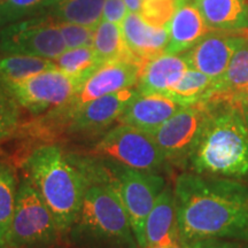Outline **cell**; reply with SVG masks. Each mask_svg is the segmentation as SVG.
Returning <instances> with one entry per match:
<instances>
[{"instance_id":"cell-1","label":"cell","mask_w":248,"mask_h":248,"mask_svg":"<svg viewBox=\"0 0 248 248\" xmlns=\"http://www.w3.org/2000/svg\"><path fill=\"white\" fill-rule=\"evenodd\" d=\"M176 222L184 246L207 238L248 243V184L183 172L173 186Z\"/></svg>"},{"instance_id":"cell-2","label":"cell","mask_w":248,"mask_h":248,"mask_svg":"<svg viewBox=\"0 0 248 248\" xmlns=\"http://www.w3.org/2000/svg\"><path fill=\"white\" fill-rule=\"evenodd\" d=\"M209 117L187 160L202 176L248 182V122L243 106L231 101L201 102Z\"/></svg>"},{"instance_id":"cell-3","label":"cell","mask_w":248,"mask_h":248,"mask_svg":"<svg viewBox=\"0 0 248 248\" xmlns=\"http://www.w3.org/2000/svg\"><path fill=\"white\" fill-rule=\"evenodd\" d=\"M88 186L78 216L67 237L74 248H137L121 197L104 167L82 164Z\"/></svg>"},{"instance_id":"cell-4","label":"cell","mask_w":248,"mask_h":248,"mask_svg":"<svg viewBox=\"0 0 248 248\" xmlns=\"http://www.w3.org/2000/svg\"><path fill=\"white\" fill-rule=\"evenodd\" d=\"M26 177L53 214L62 235H67L82 207L88 177L82 164L57 145L40 146L27 157Z\"/></svg>"},{"instance_id":"cell-5","label":"cell","mask_w":248,"mask_h":248,"mask_svg":"<svg viewBox=\"0 0 248 248\" xmlns=\"http://www.w3.org/2000/svg\"><path fill=\"white\" fill-rule=\"evenodd\" d=\"M63 237L51 210L29 178L21 181L6 248H55Z\"/></svg>"},{"instance_id":"cell-6","label":"cell","mask_w":248,"mask_h":248,"mask_svg":"<svg viewBox=\"0 0 248 248\" xmlns=\"http://www.w3.org/2000/svg\"><path fill=\"white\" fill-rule=\"evenodd\" d=\"M111 185L122 199L138 246L145 248V224L166 181L155 171L132 169L123 164H104Z\"/></svg>"},{"instance_id":"cell-7","label":"cell","mask_w":248,"mask_h":248,"mask_svg":"<svg viewBox=\"0 0 248 248\" xmlns=\"http://www.w3.org/2000/svg\"><path fill=\"white\" fill-rule=\"evenodd\" d=\"M67 49L51 15H35L0 29V55H31L54 60Z\"/></svg>"},{"instance_id":"cell-8","label":"cell","mask_w":248,"mask_h":248,"mask_svg":"<svg viewBox=\"0 0 248 248\" xmlns=\"http://www.w3.org/2000/svg\"><path fill=\"white\" fill-rule=\"evenodd\" d=\"M91 153L132 169L155 171L167 162L151 135L121 123L105 133Z\"/></svg>"},{"instance_id":"cell-9","label":"cell","mask_w":248,"mask_h":248,"mask_svg":"<svg viewBox=\"0 0 248 248\" xmlns=\"http://www.w3.org/2000/svg\"><path fill=\"white\" fill-rule=\"evenodd\" d=\"M146 63L140 59H122L101 64L80 85L76 94L63 107L52 110L48 120L66 122L83 106L106 94L137 85L142 67Z\"/></svg>"},{"instance_id":"cell-10","label":"cell","mask_w":248,"mask_h":248,"mask_svg":"<svg viewBox=\"0 0 248 248\" xmlns=\"http://www.w3.org/2000/svg\"><path fill=\"white\" fill-rule=\"evenodd\" d=\"M83 83L82 79L53 68L7 86L21 107L33 115H40L46 110H55L67 105Z\"/></svg>"},{"instance_id":"cell-11","label":"cell","mask_w":248,"mask_h":248,"mask_svg":"<svg viewBox=\"0 0 248 248\" xmlns=\"http://www.w3.org/2000/svg\"><path fill=\"white\" fill-rule=\"evenodd\" d=\"M208 117L206 105L184 106L151 136L167 161L185 164L199 141Z\"/></svg>"},{"instance_id":"cell-12","label":"cell","mask_w":248,"mask_h":248,"mask_svg":"<svg viewBox=\"0 0 248 248\" xmlns=\"http://www.w3.org/2000/svg\"><path fill=\"white\" fill-rule=\"evenodd\" d=\"M248 31L229 32L212 30L182 57L188 68L199 70L214 80L219 79L229 67L232 57L246 42Z\"/></svg>"},{"instance_id":"cell-13","label":"cell","mask_w":248,"mask_h":248,"mask_svg":"<svg viewBox=\"0 0 248 248\" xmlns=\"http://www.w3.org/2000/svg\"><path fill=\"white\" fill-rule=\"evenodd\" d=\"M138 94L137 89L128 88L90 101L68 121V132L90 133L107 128L120 119Z\"/></svg>"},{"instance_id":"cell-14","label":"cell","mask_w":248,"mask_h":248,"mask_svg":"<svg viewBox=\"0 0 248 248\" xmlns=\"http://www.w3.org/2000/svg\"><path fill=\"white\" fill-rule=\"evenodd\" d=\"M164 94H139L124 110L119 121L152 135L159 126L183 108Z\"/></svg>"},{"instance_id":"cell-15","label":"cell","mask_w":248,"mask_h":248,"mask_svg":"<svg viewBox=\"0 0 248 248\" xmlns=\"http://www.w3.org/2000/svg\"><path fill=\"white\" fill-rule=\"evenodd\" d=\"M167 28L169 43L164 53L175 55L188 51L212 31L200 9L191 0H182Z\"/></svg>"},{"instance_id":"cell-16","label":"cell","mask_w":248,"mask_h":248,"mask_svg":"<svg viewBox=\"0 0 248 248\" xmlns=\"http://www.w3.org/2000/svg\"><path fill=\"white\" fill-rule=\"evenodd\" d=\"M121 30L128 48L145 62L163 54L169 43L168 28L150 26L138 13L129 12Z\"/></svg>"},{"instance_id":"cell-17","label":"cell","mask_w":248,"mask_h":248,"mask_svg":"<svg viewBox=\"0 0 248 248\" xmlns=\"http://www.w3.org/2000/svg\"><path fill=\"white\" fill-rule=\"evenodd\" d=\"M188 66L184 58L163 53L148 60L142 67L137 90L140 94H166L185 73Z\"/></svg>"},{"instance_id":"cell-18","label":"cell","mask_w":248,"mask_h":248,"mask_svg":"<svg viewBox=\"0 0 248 248\" xmlns=\"http://www.w3.org/2000/svg\"><path fill=\"white\" fill-rule=\"evenodd\" d=\"M248 93V37L235 51L229 67L219 79L215 80L203 101H231L243 104Z\"/></svg>"},{"instance_id":"cell-19","label":"cell","mask_w":248,"mask_h":248,"mask_svg":"<svg viewBox=\"0 0 248 248\" xmlns=\"http://www.w3.org/2000/svg\"><path fill=\"white\" fill-rule=\"evenodd\" d=\"M210 30L245 32L248 31L246 0H194Z\"/></svg>"},{"instance_id":"cell-20","label":"cell","mask_w":248,"mask_h":248,"mask_svg":"<svg viewBox=\"0 0 248 248\" xmlns=\"http://www.w3.org/2000/svg\"><path fill=\"white\" fill-rule=\"evenodd\" d=\"M175 195L171 187L163 188L145 224V248H155L164 241L177 237Z\"/></svg>"},{"instance_id":"cell-21","label":"cell","mask_w":248,"mask_h":248,"mask_svg":"<svg viewBox=\"0 0 248 248\" xmlns=\"http://www.w3.org/2000/svg\"><path fill=\"white\" fill-rule=\"evenodd\" d=\"M105 0H51V16L97 29L102 21Z\"/></svg>"},{"instance_id":"cell-22","label":"cell","mask_w":248,"mask_h":248,"mask_svg":"<svg viewBox=\"0 0 248 248\" xmlns=\"http://www.w3.org/2000/svg\"><path fill=\"white\" fill-rule=\"evenodd\" d=\"M92 47L102 64L122 59H139L126 46L121 26L108 21L102 20L99 23L94 31Z\"/></svg>"},{"instance_id":"cell-23","label":"cell","mask_w":248,"mask_h":248,"mask_svg":"<svg viewBox=\"0 0 248 248\" xmlns=\"http://www.w3.org/2000/svg\"><path fill=\"white\" fill-rule=\"evenodd\" d=\"M58 68L53 60L31 55H0V80L6 85L42 71Z\"/></svg>"},{"instance_id":"cell-24","label":"cell","mask_w":248,"mask_h":248,"mask_svg":"<svg viewBox=\"0 0 248 248\" xmlns=\"http://www.w3.org/2000/svg\"><path fill=\"white\" fill-rule=\"evenodd\" d=\"M215 80L199 70L187 68L182 78L164 95L177 101L182 106L200 104L213 89Z\"/></svg>"},{"instance_id":"cell-25","label":"cell","mask_w":248,"mask_h":248,"mask_svg":"<svg viewBox=\"0 0 248 248\" xmlns=\"http://www.w3.org/2000/svg\"><path fill=\"white\" fill-rule=\"evenodd\" d=\"M17 187L13 169L0 160V248H6V239L15 210Z\"/></svg>"},{"instance_id":"cell-26","label":"cell","mask_w":248,"mask_h":248,"mask_svg":"<svg viewBox=\"0 0 248 248\" xmlns=\"http://www.w3.org/2000/svg\"><path fill=\"white\" fill-rule=\"evenodd\" d=\"M53 61L59 69L83 82L102 64L92 46L66 49Z\"/></svg>"},{"instance_id":"cell-27","label":"cell","mask_w":248,"mask_h":248,"mask_svg":"<svg viewBox=\"0 0 248 248\" xmlns=\"http://www.w3.org/2000/svg\"><path fill=\"white\" fill-rule=\"evenodd\" d=\"M51 0H0V29L9 24L35 16L48 7Z\"/></svg>"},{"instance_id":"cell-28","label":"cell","mask_w":248,"mask_h":248,"mask_svg":"<svg viewBox=\"0 0 248 248\" xmlns=\"http://www.w3.org/2000/svg\"><path fill=\"white\" fill-rule=\"evenodd\" d=\"M20 107L11 89L0 80V142L11 137L17 129Z\"/></svg>"},{"instance_id":"cell-29","label":"cell","mask_w":248,"mask_h":248,"mask_svg":"<svg viewBox=\"0 0 248 248\" xmlns=\"http://www.w3.org/2000/svg\"><path fill=\"white\" fill-rule=\"evenodd\" d=\"M182 0H142L140 15L153 27H167Z\"/></svg>"},{"instance_id":"cell-30","label":"cell","mask_w":248,"mask_h":248,"mask_svg":"<svg viewBox=\"0 0 248 248\" xmlns=\"http://www.w3.org/2000/svg\"><path fill=\"white\" fill-rule=\"evenodd\" d=\"M58 27L66 43L67 49L93 45L95 31L93 28L64 21H58Z\"/></svg>"},{"instance_id":"cell-31","label":"cell","mask_w":248,"mask_h":248,"mask_svg":"<svg viewBox=\"0 0 248 248\" xmlns=\"http://www.w3.org/2000/svg\"><path fill=\"white\" fill-rule=\"evenodd\" d=\"M129 13L124 0H105L102 20L121 26L123 20Z\"/></svg>"},{"instance_id":"cell-32","label":"cell","mask_w":248,"mask_h":248,"mask_svg":"<svg viewBox=\"0 0 248 248\" xmlns=\"http://www.w3.org/2000/svg\"><path fill=\"white\" fill-rule=\"evenodd\" d=\"M185 248H248L246 241L223 239V238H207L186 245Z\"/></svg>"},{"instance_id":"cell-33","label":"cell","mask_w":248,"mask_h":248,"mask_svg":"<svg viewBox=\"0 0 248 248\" xmlns=\"http://www.w3.org/2000/svg\"><path fill=\"white\" fill-rule=\"evenodd\" d=\"M155 248H185V246L181 239H179V235H177V237H173L171 239L164 241L163 244L159 245V246Z\"/></svg>"},{"instance_id":"cell-34","label":"cell","mask_w":248,"mask_h":248,"mask_svg":"<svg viewBox=\"0 0 248 248\" xmlns=\"http://www.w3.org/2000/svg\"><path fill=\"white\" fill-rule=\"evenodd\" d=\"M126 7H128L129 12H132V13H138L140 12L142 0H124Z\"/></svg>"},{"instance_id":"cell-35","label":"cell","mask_w":248,"mask_h":248,"mask_svg":"<svg viewBox=\"0 0 248 248\" xmlns=\"http://www.w3.org/2000/svg\"><path fill=\"white\" fill-rule=\"evenodd\" d=\"M241 106H243L244 114H245V116H246V120H247V122H248V105H243V104H241Z\"/></svg>"},{"instance_id":"cell-36","label":"cell","mask_w":248,"mask_h":248,"mask_svg":"<svg viewBox=\"0 0 248 248\" xmlns=\"http://www.w3.org/2000/svg\"><path fill=\"white\" fill-rule=\"evenodd\" d=\"M243 105H248V93L246 94V97H245L244 101H243Z\"/></svg>"},{"instance_id":"cell-37","label":"cell","mask_w":248,"mask_h":248,"mask_svg":"<svg viewBox=\"0 0 248 248\" xmlns=\"http://www.w3.org/2000/svg\"><path fill=\"white\" fill-rule=\"evenodd\" d=\"M193 1H194V0H193Z\"/></svg>"}]
</instances>
